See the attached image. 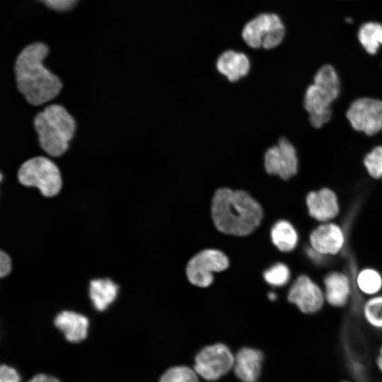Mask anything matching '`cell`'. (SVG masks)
I'll return each mask as SVG.
<instances>
[{"instance_id":"obj_1","label":"cell","mask_w":382,"mask_h":382,"mask_svg":"<svg viewBox=\"0 0 382 382\" xmlns=\"http://www.w3.org/2000/svg\"><path fill=\"white\" fill-rule=\"evenodd\" d=\"M49 53L48 45L34 42L23 47L14 62L17 89L26 102L33 106L50 103L63 87L61 79L44 64Z\"/></svg>"},{"instance_id":"obj_2","label":"cell","mask_w":382,"mask_h":382,"mask_svg":"<svg viewBox=\"0 0 382 382\" xmlns=\"http://www.w3.org/2000/svg\"><path fill=\"white\" fill-rule=\"evenodd\" d=\"M261 206L243 190L221 188L212 203V216L216 228L222 233L246 236L260 224Z\"/></svg>"},{"instance_id":"obj_3","label":"cell","mask_w":382,"mask_h":382,"mask_svg":"<svg viewBox=\"0 0 382 382\" xmlns=\"http://www.w3.org/2000/svg\"><path fill=\"white\" fill-rule=\"evenodd\" d=\"M39 145L50 158H58L69 149L76 122L67 109L58 103L42 105L33 120Z\"/></svg>"},{"instance_id":"obj_4","label":"cell","mask_w":382,"mask_h":382,"mask_svg":"<svg viewBox=\"0 0 382 382\" xmlns=\"http://www.w3.org/2000/svg\"><path fill=\"white\" fill-rule=\"evenodd\" d=\"M18 183L37 188L42 195L52 197L62 190L63 178L57 163L47 156H37L23 162L17 171Z\"/></svg>"},{"instance_id":"obj_5","label":"cell","mask_w":382,"mask_h":382,"mask_svg":"<svg viewBox=\"0 0 382 382\" xmlns=\"http://www.w3.org/2000/svg\"><path fill=\"white\" fill-rule=\"evenodd\" d=\"M284 34V25L274 13L257 16L245 24L242 31L243 40L253 48H274L282 42Z\"/></svg>"},{"instance_id":"obj_6","label":"cell","mask_w":382,"mask_h":382,"mask_svg":"<svg viewBox=\"0 0 382 382\" xmlns=\"http://www.w3.org/2000/svg\"><path fill=\"white\" fill-rule=\"evenodd\" d=\"M235 356L226 345L216 343L202 349L195 356L194 370L204 379L213 381L233 368Z\"/></svg>"},{"instance_id":"obj_7","label":"cell","mask_w":382,"mask_h":382,"mask_svg":"<svg viewBox=\"0 0 382 382\" xmlns=\"http://www.w3.org/2000/svg\"><path fill=\"white\" fill-rule=\"evenodd\" d=\"M346 117L354 130L374 135L382 130V100L369 97L357 98L348 108Z\"/></svg>"},{"instance_id":"obj_8","label":"cell","mask_w":382,"mask_h":382,"mask_svg":"<svg viewBox=\"0 0 382 382\" xmlns=\"http://www.w3.org/2000/svg\"><path fill=\"white\" fill-rule=\"evenodd\" d=\"M287 300L306 315L317 314L326 303L323 286L304 274L299 275L291 285Z\"/></svg>"},{"instance_id":"obj_9","label":"cell","mask_w":382,"mask_h":382,"mask_svg":"<svg viewBox=\"0 0 382 382\" xmlns=\"http://www.w3.org/2000/svg\"><path fill=\"white\" fill-rule=\"evenodd\" d=\"M228 265V259L222 252L214 249L204 250L189 261L186 269L187 277L192 284L206 287L214 280L213 272L223 271Z\"/></svg>"},{"instance_id":"obj_10","label":"cell","mask_w":382,"mask_h":382,"mask_svg":"<svg viewBox=\"0 0 382 382\" xmlns=\"http://www.w3.org/2000/svg\"><path fill=\"white\" fill-rule=\"evenodd\" d=\"M264 165L269 174L278 175L284 180L291 178L297 173L299 168L294 145L286 138H280L277 145L266 151Z\"/></svg>"},{"instance_id":"obj_11","label":"cell","mask_w":382,"mask_h":382,"mask_svg":"<svg viewBox=\"0 0 382 382\" xmlns=\"http://www.w3.org/2000/svg\"><path fill=\"white\" fill-rule=\"evenodd\" d=\"M345 243V230L334 221L318 224L308 235V245L326 257L339 255Z\"/></svg>"},{"instance_id":"obj_12","label":"cell","mask_w":382,"mask_h":382,"mask_svg":"<svg viewBox=\"0 0 382 382\" xmlns=\"http://www.w3.org/2000/svg\"><path fill=\"white\" fill-rule=\"evenodd\" d=\"M306 205L308 215L319 224L333 221L340 212L337 195L327 187L310 191L306 197Z\"/></svg>"},{"instance_id":"obj_13","label":"cell","mask_w":382,"mask_h":382,"mask_svg":"<svg viewBox=\"0 0 382 382\" xmlns=\"http://www.w3.org/2000/svg\"><path fill=\"white\" fill-rule=\"evenodd\" d=\"M323 289L325 303L332 308H342L347 306L351 300L353 285L345 272L332 270L323 277Z\"/></svg>"},{"instance_id":"obj_14","label":"cell","mask_w":382,"mask_h":382,"mask_svg":"<svg viewBox=\"0 0 382 382\" xmlns=\"http://www.w3.org/2000/svg\"><path fill=\"white\" fill-rule=\"evenodd\" d=\"M332 102L313 83L308 86L303 98V107L309 115L308 120L313 127L320 129L330 120Z\"/></svg>"},{"instance_id":"obj_15","label":"cell","mask_w":382,"mask_h":382,"mask_svg":"<svg viewBox=\"0 0 382 382\" xmlns=\"http://www.w3.org/2000/svg\"><path fill=\"white\" fill-rule=\"evenodd\" d=\"M262 353L250 347L241 349L235 355L233 370L242 382H256L260 377Z\"/></svg>"},{"instance_id":"obj_16","label":"cell","mask_w":382,"mask_h":382,"mask_svg":"<svg viewBox=\"0 0 382 382\" xmlns=\"http://www.w3.org/2000/svg\"><path fill=\"white\" fill-rule=\"evenodd\" d=\"M54 323L69 342H79L87 336L88 320L81 314L64 311L56 316Z\"/></svg>"},{"instance_id":"obj_17","label":"cell","mask_w":382,"mask_h":382,"mask_svg":"<svg viewBox=\"0 0 382 382\" xmlns=\"http://www.w3.org/2000/svg\"><path fill=\"white\" fill-rule=\"evenodd\" d=\"M250 61L243 53L228 50L216 61V69L228 81L233 82L246 76L250 70Z\"/></svg>"},{"instance_id":"obj_18","label":"cell","mask_w":382,"mask_h":382,"mask_svg":"<svg viewBox=\"0 0 382 382\" xmlns=\"http://www.w3.org/2000/svg\"><path fill=\"white\" fill-rule=\"evenodd\" d=\"M118 286L110 279H93L90 282V298L96 309L102 311L115 299Z\"/></svg>"},{"instance_id":"obj_19","label":"cell","mask_w":382,"mask_h":382,"mask_svg":"<svg viewBox=\"0 0 382 382\" xmlns=\"http://www.w3.org/2000/svg\"><path fill=\"white\" fill-rule=\"evenodd\" d=\"M273 244L282 252L293 251L299 241V233L294 225L286 220H279L271 230Z\"/></svg>"},{"instance_id":"obj_20","label":"cell","mask_w":382,"mask_h":382,"mask_svg":"<svg viewBox=\"0 0 382 382\" xmlns=\"http://www.w3.org/2000/svg\"><path fill=\"white\" fill-rule=\"evenodd\" d=\"M313 83L333 101L340 95V78L335 69L330 64H324L318 69L314 75Z\"/></svg>"},{"instance_id":"obj_21","label":"cell","mask_w":382,"mask_h":382,"mask_svg":"<svg viewBox=\"0 0 382 382\" xmlns=\"http://www.w3.org/2000/svg\"><path fill=\"white\" fill-rule=\"evenodd\" d=\"M355 284L357 290L368 297L381 294L382 290V274L374 267L361 269L356 274Z\"/></svg>"},{"instance_id":"obj_22","label":"cell","mask_w":382,"mask_h":382,"mask_svg":"<svg viewBox=\"0 0 382 382\" xmlns=\"http://www.w3.org/2000/svg\"><path fill=\"white\" fill-rule=\"evenodd\" d=\"M358 40L369 54H376L382 47V24L376 21H368L359 27Z\"/></svg>"},{"instance_id":"obj_23","label":"cell","mask_w":382,"mask_h":382,"mask_svg":"<svg viewBox=\"0 0 382 382\" xmlns=\"http://www.w3.org/2000/svg\"><path fill=\"white\" fill-rule=\"evenodd\" d=\"M366 323L374 330L382 331V294L368 297L361 306Z\"/></svg>"},{"instance_id":"obj_24","label":"cell","mask_w":382,"mask_h":382,"mask_svg":"<svg viewBox=\"0 0 382 382\" xmlns=\"http://www.w3.org/2000/svg\"><path fill=\"white\" fill-rule=\"evenodd\" d=\"M159 382H199L196 371L186 366H176L168 369Z\"/></svg>"},{"instance_id":"obj_25","label":"cell","mask_w":382,"mask_h":382,"mask_svg":"<svg viewBox=\"0 0 382 382\" xmlns=\"http://www.w3.org/2000/svg\"><path fill=\"white\" fill-rule=\"evenodd\" d=\"M363 163L368 174L371 178H382V145L372 149L364 156Z\"/></svg>"},{"instance_id":"obj_26","label":"cell","mask_w":382,"mask_h":382,"mask_svg":"<svg viewBox=\"0 0 382 382\" xmlns=\"http://www.w3.org/2000/svg\"><path fill=\"white\" fill-rule=\"evenodd\" d=\"M291 273L288 266L284 263H277L264 273L265 281L272 286H282L290 279Z\"/></svg>"},{"instance_id":"obj_27","label":"cell","mask_w":382,"mask_h":382,"mask_svg":"<svg viewBox=\"0 0 382 382\" xmlns=\"http://www.w3.org/2000/svg\"><path fill=\"white\" fill-rule=\"evenodd\" d=\"M21 377L17 371L7 365L2 364L0 368V382H20Z\"/></svg>"},{"instance_id":"obj_28","label":"cell","mask_w":382,"mask_h":382,"mask_svg":"<svg viewBox=\"0 0 382 382\" xmlns=\"http://www.w3.org/2000/svg\"><path fill=\"white\" fill-rule=\"evenodd\" d=\"M50 8L64 11L71 8L77 0H42Z\"/></svg>"},{"instance_id":"obj_29","label":"cell","mask_w":382,"mask_h":382,"mask_svg":"<svg viewBox=\"0 0 382 382\" xmlns=\"http://www.w3.org/2000/svg\"><path fill=\"white\" fill-rule=\"evenodd\" d=\"M11 271V260L9 255L1 250L0 252V277L8 275Z\"/></svg>"},{"instance_id":"obj_30","label":"cell","mask_w":382,"mask_h":382,"mask_svg":"<svg viewBox=\"0 0 382 382\" xmlns=\"http://www.w3.org/2000/svg\"><path fill=\"white\" fill-rule=\"evenodd\" d=\"M305 253L306 254V256L311 260V262L316 264L324 263L327 258L326 257L316 252L309 245L306 247Z\"/></svg>"},{"instance_id":"obj_31","label":"cell","mask_w":382,"mask_h":382,"mask_svg":"<svg viewBox=\"0 0 382 382\" xmlns=\"http://www.w3.org/2000/svg\"><path fill=\"white\" fill-rule=\"evenodd\" d=\"M28 382H60L57 378L46 374H40L35 375Z\"/></svg>"},{"instance_id":"obj_32","label":"cell","mask_w":382,"mask_h":382,"mask_svg":"<svg viewBox=\"0 0 382 382\" xmlns=\"http://www.w3.org/2000/svg\"><path fill=\"white\" fill-rule=\"evenodd\" d=\"M375 366L382 374V344L379 346L374 359Z\"/></svg>"},{"instance_id":"obj_33","label":"cell","mask_w":382,"mask_h":382,"mask_svg":"<svg viewBox=\"0 0 382 382\" xmlns=\"http://www.w3.org/2000/svg\"><path fill=\"white\" fill-rule=\"evenodd\" d=\"M268 297L270 300L272 301H274V299H276L277 298V295L273 293V292H270L269 294H268Z\"/></svg>"},{"instance_id":"obj_34","label":"cell","mask_w":382,"mask_h":382,"mask_svg":"<svg viewBox=\"0 0 382 382\" xmlns=\"http://www.w3.org/2000/svg\"><path fill=\"white\" fill-rule=\"evenodd\" d=\"M346 21H347V22H349V23H352L353 19L351 18H347L346 19Z\"/></svg>"},{"instance_id":"obj_35","label":"cell","mask_w":382,"mask_h":382,"mask_svg":"<svg viewBox=\"0 0 382 382\" xmlns=\"http://www.w3.org/2000/svg\"><path fill=\"white\" fill-rule=\"evenodd\" d=\"M340 382H354V381H352L350 380H342V381H341Z\"/></svg>"},{"instance_id":"obj_36","label":"cell","mask_w":382,"mask_h":382,"mask_svg":"<svg viewBox=\"0 0 382 382\" xmlns=\"http://www.w3.org/2000/svg\"><path fill=\"white\" fill-rule=\"evenodd\" d=\"M69 167H70V166H69ZM72 168H74V167H72ZM79 169H80V168H79ZM83 170H85V169H83Z\"/></svg>"}]
</instances>
